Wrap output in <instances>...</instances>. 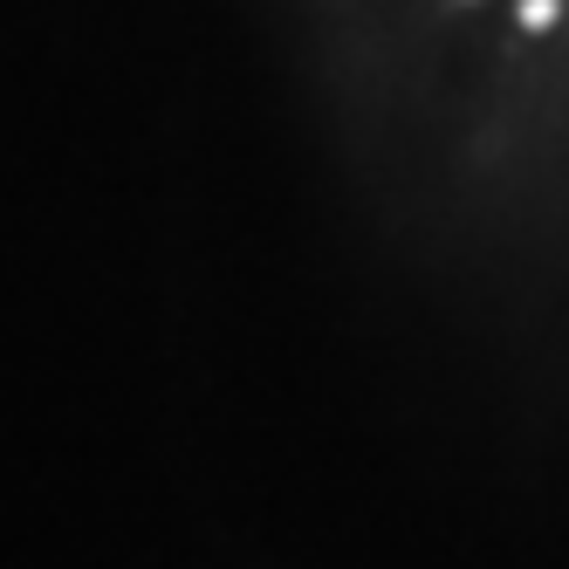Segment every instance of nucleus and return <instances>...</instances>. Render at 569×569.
Wrapping results in <instances>:
<instances>
[{
    "label": "nucleus",
    "instance_id": "f257e3e1",
    "mask_svg": "<svg viewBox=\"0 0 569 569\" xmlns=\"http://www.w3.org/2000/svg\"><path fill=\"white\" fill-rule=\"evenodd\" d=\"M521 21H528V28H542V21H556V0H521Z\"/></svg>",
    "mask_w": 569,
    "mask_h": 569
}]
</instances>
